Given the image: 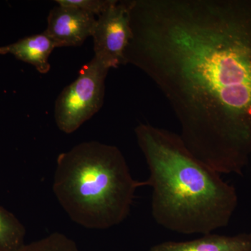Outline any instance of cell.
Masks as SVG:
<instances>
[{"label":"cell","instance_id":"ba28073f","mask_svg":"<svg viewBox=\"0 0 251 251\" xmlns=\"http://www.w3.org/2000/svg\"><path fill=\"white\" fill-rule=\"evenodd\" d=\"M52 41L44 32L20 39L14 44L0 47V54H12L16 59L35 67L41 74L50 69V55L55 49Z\"/></svg>","mask_w":251,"mask_h":251},{"label":"cell","instance_id":"277c9868","mask_svg":"<svg viewBox=\"0 0 251 251\" xmlns=\"http://www.w3.org/2000/svg\"><path fill=\"white\" fill-rule=\"evenodd\" d=\"M110 68L97 57L85 64L78 77L59 94L54 119L59 130L72 133L101 108Z\"/></svg>","mask_w":251,"mask_h":251},{"label":"cell","instance_id":"7a4b0ae2","mask_svg":"<svg viewBox=\"0 0 251 251\" xmlns=\"http://www.w3.org/2000/svg\"><path fill=\"white\" fill-rule=\"evenodd\" d=\"M149 172L151 215L158 226L184 234L212 233L228 226L238 205L235 188L197 158L180 135L149 124L135 128Z\"/></svg>","mask_w":251,"mask_h":251},{"label":"cell","instance_id":"9c48e42d","mask_svg":"<svg viewBox=\"0 0 251 251\" xmlns=\"http://www.w3.org/2000/svg\"><path fill=\"white\" fill-rule=\"evenodd\" d=\"M25 234L21 221L0 206V251H13L23 247Z\"/></svg>","mask_w":251,"mask_h":251},{"label":"cell","instance_id":"6da1fadb","mask_svg":"<svg viewBox=\"0 0 251 251\" xmlns=\"http://www.w3.org/2000/svg\"><path fill=\"white\" fill-rule=\"evenodd\" d=\"M125 64L156 84L193 154L220 174L251 157V0H132Z\"/></svg>","mask_w":251,"mask_h":251},{"label":"cell","instance_id":"52a82bcc","mask_svg":"<svg viewBox=\"0 0 251 251\" xmlns=\"http://www.w3.org/2000/svg\"><path fill=\"white\" fill-rule=\"evenodd\" d=\"M149 251H251V233L235 236L204 234L187 242L160 243Z\"/></svg>","mask_w":251,"mask_h":251},{"label":"cell","instance_id":"3957f363","mask_svg":"<svg viewBox=\"0 0 251 251\" xmlns=\"http://www.w3.org/2000/svg\"><path fill=\"white\" fill-rule=\"evenodd\" d=\"M144 186L145 181L133 177L117 147L90 141L59 155L52 189L74 222L105 229L128 217L135 191Z\"/></svg>","mask_w":251,"mask_h":251},{"label":"cell","instance_id":"5b68a950","mask_svg":"<svg viewBox=\"0 0 251 251\" xmlns=\"http://www.w3.org/2000/svg\"><path fill=\"white\" fill-rule=\"evenodd\" d=\"M92 36L95 57L110 69L125 64L126 49L132 38L129 1L114 0L98 16Z\"/></svg>","mask_w":251,"mask_h":251},{"label":"cell","instance_id":"8fae6325","mask_svg":"<svg viewBox=\"0 0 251 251\" xmlns=\"http://www.w3.org/2000/svg\"><path fill=\"white\" fill-rule=\"evenodd\" d=\"M114 0H57L59 6L77 8L95 16H100L113 2Z\"/></svg>","mask_w":251,"mask_h":251},{"label":"cell","instance_id":"8992f818","mask_svg":"<svg viewBox=\"0 0 251 251\" xmlns=\"http://www.w3.org/2000/svg\"><path fill=\"white\" fill-rule=\"evenodd\" d=\"M47 22L43 32L56 48L74 47L82 45L92 36L97 19L82 10L58 5L50 11Z\"/></svg>","mask_w":251,"mask_h":251},{"label":"cell","instance_id":"30bf717a","mask_svg":"<svg viewBox=\"0 0 251 251\" xmlns=\"http://www.w3.org/2000/svg\"><path fill=\"white\" fill-rule=\"evenodd\" d=\"M13 251H80L72 239L59 232H54Z\"/></svg>","mask_w":251,"mask_h":251}]
</instances>
